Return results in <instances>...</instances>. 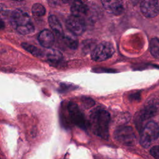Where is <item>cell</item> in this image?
<instances>
[{
	"mask_svg": "<svg viewBox=\"0 0 159 159\" xmlns=\"http://www.w3.org/2000/svg\"><path fill=\"white\" fill-rule=\"evenodd\" d=\"M110 115L102 109H95L90 116L89 124L94 134L104 139L109 137V124Z\"/></svg>",
	"mask_w": 159,
	"mask_h": 159,
	"instance_id": "cell-1",
	"label": "cell"
},
{
	"mask_svg": "<svg viewBox=\"0 0 159 159\" xmlns=\"http://www.w3.org/2000/svg\"><path fill=\"white\" fill-rule=\"evenodd\" d=\"M10 21L13 27L21 34L27 35L34 31V26L29 16L20 9H16L11 12Z\"/></svg>",
	"mask_w": 159,
	"mask_h": 159,
	"instance_id": "cell-2",
	"label": "cell"
},
{
	"mask_svg": "<svg viewBox=\"0 0 159 159\" xmlns=\"http://www.w3.org/2000/svg\"><path fill=\"white\" fill-rule=\"evenodd\" d=\"M159 136V126L153 121L148 122L142 129L140 143L144 148H148Z\"/></svg>",
	"mask_w": 159,
	"mask_h": 159,
	"instance_id": "cell-3",
	"label": "cell"
},
{
	"mask_svg": "<svg viewBox=\"0 0 159 159\" xmlns=\"http://www.w3.org/2000/svg\"><path fill=\"white\" fill-rule=\"evenodd\" d=\"M115 52L112 44L102 42L98 44L91 53V58L96 61H102L111 58Z\"/></svg>",
	"mask_w": 159,
	"mask_h": 159,
	"instance_id": "cell-4",
	"label": "cell"
},
{
	"mask_svg": "<svg viewBox=\"0 0 159 159\" xmlns=\"http://www.w3.org/2000/svg\"><path fill=\"white\" fill-rule=\"evenodd\" d=\"M115 139L120 143L132 146L136 142V137L135 133L131 127L124 126L120 127L114 132Z\"/></svg>",
	"mask_w": 159,
	"mask_h": 159,
	"instance_id": "cell-5",
	"label": "cell"
},
{
	"mask_svg": "<svg viewBox=\"0 0 159 159\" xmlns=\"http://www.w3.org/2000/svg\"><path fill=\"white\" fill-rule=\"evenodd\" d=\"M66 26L68 30L75 35H82L86 30L85 22L81 17L71 15L66 20Z\"/></svg>",
	"mask_w": 159,
	"mask_h": 159,
	"instance_id": "cell-6",
	"label": "cell"
},
{
	"mask_svg": "<svg viewBox=\"0 0 159 159\" xmlns=\"http://www.w3.org/2000/svg\"><path fill=\"white\" fill-rule=\"evenodd\" d=\"M68 110L73 122L78 127L84 129L86 127L85 119L78 105L73 102H70L68 105Z\"/></svg>",
	"mask_w": 159,
	"mask_h": 159,
	"instance_id": "cell-7",
	"label": "cell"
},
{
	"mask_svg": "<svg viewBox=\"0 0 159 159\" xmlns=\"http://www.w3.org/2000/svg\"><path fill=\"white\" fill-rule=\"evenodd\" d=\"M159 111V100L151 99L147 102L143 108L140 111V117L141 120H145L155 116Z\"/></svg>",
	"mask_w": 159,
	"mask_h": 159,
	"instance_id": "cell-8",
	"label": "cell"
},
{
	"mask_svg": "<svg viewBox=\"0 0 159 159\" xmlns=\"http://www.w3.org/2000/svg\"><path fill=\"white\" fill-rule=\"evenodd\" d=\"M140 11L144 16L148 18L155 17L159 14L155 0H143L140 4Z\"/></svg>",
	"mask_w": 159,
	"mask_h": 159,
	"instance_id": "cell-9",
	"label": "cell"
},
{
	"mask_svg": "<svg viewBox=\"0 0 159 159\" xmlns=\"http://www.w3.org/2000/svg\"><path fill=\"white\" fill-rule=\"evenodd\" d=\"M101 2L105 9L114 15L118 16L123 11L122 0H101Z\"/></svg>",
	"mask_w": 159,
	"mask_h": 159,
	"instance_id": "cell-10",
	"label": "cell"
},
{
	"mask_svg": "<svg viewBox=\"0 0 159 159\" xmlns=\"http://www.w3.org/2000/svg\"><path fill=\"white\" fill-rule=\"evenodd\" d=\"M38 40L42 47L48 48L53 45L55 38L51 31L48 29H44L39 34Z\"/></svg>",
	"mask_w": 159,
	"mask_h": 159,
	"instance_id": "cell-11",
	"label": "cell"
},
{
	"mask_svg": "<svg viewBox=\"0 0 159 159\" xmlns=\"http://www.w3.org/2000/svg\"><path fill=\"white\" fill-rule=\"evenodd\" d=\"M72 15L81 17L85 15L88 11V6L83 0H75L71 6Z\"/></svg>",
	"mask_w": 159,
	"mask_h": 159,
	"instance_id": "cell-12",
	"label": "cell"
},
{
	"mask_svg": "<svg viewBox=\"0 0 159 159\" xmlns=\"http://www.w3.org/2000/svg\"><path fill=\"white\" fill-rule=\"evenodd\" d=\"M48 23L53 30V31L58 36H62L63 35V30L62 26L57 19V17L54 15H51L48 17Z\"/></svg>",
	"mask_w": 159,
	"mask_h": 159,
	"instance_id": "cell-13",
	"label": "cell"
},
{
	"mask_svg": "<svg viewBox=\"0 0 159 159\" xmlns=\"http://www.w3.org/2000/svg\"><path fill=\"white\" fill-rule=\"evenodd\" d=\"M65 43L71 49H76L78 47V40L73 34H64L61 36Z\"/></svg>",
	"mask_w": 159,
	"mask_h": 159,
	"instance_id": "cell-14",
	"label": "cell"
},
{
	"mask_svg": "<svg viewBox=\"0 0 159 159\" xmlns=\"http://www.w3.org/2000/svg\"><path fill=\"white\" fill-rule=\"evenodd\" d=\"M47 58L48 61L51 63H59L63 58L62 54L58 50H50L47 53Z\"/></svg>",
	"mask_w": 159,
	"mask_h": 159,
	"instance_id": "cell-15",
	"label": "cell"
},
{
	"mask_svg": "<svg viewBox=\"0 0 159 159\" xmlns=\"http://www.w3.org/2000/svg\"><path fill=\"white\" fill-rule=\"evenodd\" d=\"M22 47L27 52H29V53H30L32 55H33L34 56H35L37 57H42L43 56V52L38 48L37 47L27 43H22Z\"/></svg>",
	"mask_w": 159,
	"mask_h": 159,
	"instance_id": "cell-16",
	"label": "cell"
},
{
	"mask_svg": "<svg viewBox=\"0 0 159 159\" xmlns=\"http://www.w3.org/2000/svg\"><path fill=\"white\" fill-rule=\"evenodd\" d=\"M150 51L155 58H159V39L153 38L150 42Z\"/></svg>",
	"mask_w": 159,
	"mask_h": 159,
	"instance_id": "cell-17",
	"label": "cell"
},
{
	"mask_svg": "<svg viewBox=\"0 0 159 159\" xmlns=\"http://www.w3.org/2000/svg\"><path fill=\"white\" fill-rule=\"evenodd\" d=\"M32 12L34 16L36 17H40L45 15V8L41 4L35 3L32 7Z\"/></svg>",
	"mask_w": 159,
	"mask_h": 159,
	"instance_id": "cell-18",
	"label": "cell"
},
{
	"mask_svg": "<svg viewBox=\"0 0 159 159\" xmlns=\"http://www.w3.org/2000/svg\"><path fill=\"white\" fill-rule=\"evenodd\" d=\"M150 154L155 158L159 159V145H155L150 149Z\"/></svg>",
	"mask_w": 159,
	"mask_h": 159,
	"instance_id": "cell-19",
	"label": "cell"
},
{
	"mask_svg": "<svg viewBox=\"0 0 159 159\" xmlns=\"http://www.w3.org/2000/svg\"><path fill=\"white\" fill-rule=\"evenodd\" d=\"M8 14V10L6 6L3 4L0 3V17H5Z\"/></svg>",
	"mask_w": 159,
	"mask_h": 159,
	"instance_id": "cell-20",
	"label": "cell"
},
{
	"mask_svg": "<svg viewBox=\"0 0 159 159\" xmlns=\"http://www.w3.org/2000/svg\"><path fill=\"white\" fill-rule=\"evenodd\" d=\"M4 27H5V24L3 22V20L0 17V29H3L4 28Z\"/></svg>",
	"mask_w": 159,
	"mask_h": 159,
	"instance_id": "cell-21",
	"label": "cell"
},
{
	"mask_svg": "<svg viewBox=\"0 0 159 159\" xmlns=\"http://www.w3.org/2000/svg\"><path fill=\"white\" fill-rule=\"evenodd\" d=\"M75 1V0H62V1L64 2V3H68V2H71V1Z\"/></svg>",
	"mask_w": 159,
	"mask_h": 159,
	"instance_id": "cell-22",
	"label": "cell"
},
{
	"mask_svg": "<svg viewBox=\"0 0 159 159\" xmlns=\"http://www.w3.org/2000/svg\"><path fill=\"white\" fill-rule=\"evenodd\" d=\"M155 1H156V2H157L158 8V9H159V0H155Z\"/></svg>",
	"mask_w": 159,
	"mask_h": 159,
	"instance_id": "cell-23",
	"label": "cell"
},
{
	"mask_svg": "<svg viewBox=\"0 0 159 159\" xmlns=\"http://www.w3.org/2000/svg\"><path fill=\"white\" fill-rule=\"evenodd\" d=\"M12 1H22L24 0H12Z\"/></svg>",
	"mask_w": 159,
	"mask_h": 159,
	"instance_id": "cell-24",
	"label": "cell"
}]
</instances>
